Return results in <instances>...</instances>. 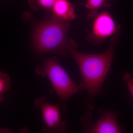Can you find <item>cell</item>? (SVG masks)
Segmentation results:
<instances>
[{"label": "cell", "mask_w": 133, "mask_h": 133, "mask_svg": "<svg viewBox=\"0 0 133 133\" xmlns=\"http://www.w3.org/2000/svg\"><path fill=\"white\" fill-rule=\"evenodd\" d=\"M11 86L12 81L9 75L0 71V102L6 99L4 94L9 90Z\"/></svg>", "instance_id": "obj_9"}, {"label": "cell", "mask_w": 133, "mask_h": 133, "mask_svg": "<svg viewBox=\"0 0 133 133\" xmlns=\"http://www.w3.org/2000/svg\"><path fill=\"white\" fill-rule=\"evenodd\" d=\"M35 72L49 79L61 101L64 113L66 112L67 100L79 91L83 90L80 84H76L72 80L56 57L43 59L42 63L36 67Z\"/></svg>", "instance_id": "obj_3"}, {"label": "cell", "mask_w": 133, "mask_h": 133, "mask_svg": "<svg viewBox=\"0 0 133 133\" xmlns=\"http://www.w3.org/2000/svg\"><path fill=\"white\" fill-rule=\"evenodd\" d=\"M115 50V46L112 44L105 52L101 54H84L76 49L70 52L80 70V84L83 90L88 91L85 102L89 110L93 109L95 98L104 91L102 85L113 61Z\"/></svg>", "instance_id": "obj_1"}, {"label": "cell", "mask_w": 133, "mask_h": 133, "mask_svg": "<svg viewBox=\"0 0 133 133\" xmlns=\"http://www.w3.org/2000/svg\"><path fill=\"white\" fill-rule=\"evenodd\" d=\"M52 17L65 21L76 19L73 5L68 0H56L51 9Z\"/></svg>", "instance_id": "obj_7"}, {"label": "cell", "mask_w": 133, "mask_h": 133, "mask_svg": "<svg viewBox=\"0 0 133 133\" xmlns=\"http://www.w3.org/2000/svg\"><path fill=\"white\" fill-rule=\"evenodd\" d=\"M34 105L41 111L45 125L42 128V132L65 133L67 131L66 121L63 120L59 110L60 103L52 104L48 102L45 96L35 100Z\"/></svg>", "instance_id": "obj_5"}, {"label": "cell", "mask_w": 133, "mask_h": 133, "mask_svg": "<svg viewBox=\"0 0 133 133\" xmlns=\"http://www.w3.org/2000/svg\"><path fill=\"white\" fill-rule=\"evenodd\" d=\"M122 79L126 84L129 90L133 97V78L128 72L124 73L122 76Z\"/></svg>", "instance_id": "obj_11"}, {"label": "cell", "mask_w": 133, "mask_h": 133, "mask_svg": "<svg viewBox=\"0 0 133 133\" xmlns=\"http://www.w3.org/2000/svg\"><path fill=\"white\" fill-rule=\"evenodd\" d=\"M70 26V22L52 17L42 23L33 33L36 50L41 54L52 52L63 56L76 49L77 43L67 36Z\"/></svg>", "instance_id": "obj_2"}, {"label": "cell", "mask_w": 133, "mask_h": 133, "mask_svg": "<svg viewBox=\"0 0 133 133\" xmlns=\"http://www.w3.org/2000/svg\"><path fill=\"white\" fill-rule=\"evenodd\" d=\"M99 118L95 121L91 120L92 115L88 110L80 119L83 130L86 133H120L123 130L117 123L119 114L111 110L100 109Z\"/></svg>", "instance_id": "obj_4"}, {"label": "cell", "mask_w": 133, "mask_h": 133, "mask_svg": "<svg viewBox=\"0 0 133 133\" xmlns=\"http://www.w3.org/2000/svg\"><path fill=\"white\" fill-rule=\"evenodd\" d=\"M110 0H87L85 4L86 8L90 10L87 15L89 19H94L97 15L98 10L102 8H108L111 5L107 2Z\"/></svg>", "instance_id": "obj_8"}, {"label": "cell", "mask_w": 133, "mask_h": 133, "mask_svg": "<svg viewBox=\"0 0 133 133\" xmlns=\"http://www.w3.org/2000/svg\"><path fill=\"white\" fill-rule=\"evenodd\" d=\"M119 30L111 15L106 11L97 15L93 23L92 31L88 39L92 42H100L114 35Z\"/></svg>", "instance_id": "obj_6"}, {"label": "cell", "mask_w": 133, "mask_h": 133, "mask_svg": "<svg viewBox=\"0 0 133 133\" xmlns=\"http://www.w3.org/2000/svg\"><path fill=\"white\" fill-rule=\"evenodd\" d=\"M56 0H29V3L33 8L49 10L51 9Z\"/></svg>", "instance_id": "obj_10"}]
</instances>
